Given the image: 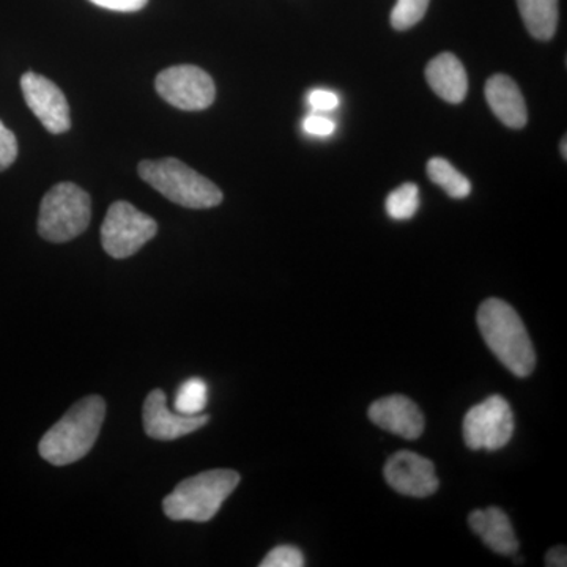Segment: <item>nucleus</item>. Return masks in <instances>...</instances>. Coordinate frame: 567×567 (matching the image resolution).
<instances>
[{
  "label": "nucleus",
  "instance_id": "nucleus-1",
  "mask_svg": "<svg viewBox=\"0 0 567 567\" xmlns=\"http://www.w3.org/2000/svg\"><path fill=\"white\" fill-rule=\"evenodd\" d=\"M106 416V402L87 395L58 421L39 445L40 456L55 466L74 464L91 453Z\"/></svg>",
  "mask_w": 567,
  "mask_h": 567
},
{
  "label": "nucleus",
  "instance_id": "nucleus-2",
  "mask_svg": "<svg viewBox=\"0 0 567 567\" xmlns=\"http://www.w3.org/2000/svg\"><path fill=\"white\" fill-rule=\"evenodd\" d=\"M477 327L499 363L516 377H528L536 368V352L516 309L488 298L477 309Z\"/></svg>",
  "mask_w": 567,
  "mask_h": 567
},
{
  "label": "nucleus",
  "instance_id": "nucleus-3",
  "mask_svg": "<svg viewBox=\"0 0 567 567\" xmlns=\"http://www.w3.org/2000/svg\"><path fill=\"white\" fill-rule=\"evenodd\" d=\"M238 484L240 475L234 470H208L188 477L164 498V514L171 520L204 524L218 514Z\"/></svg>",
  "mask_w": 567,
  "mask_h": 567
},
{
  "label": "nucleus",
  "instance_id": "nucleus-4",
  "mask_svg": "<svg viewBox=\"0 0 567 567\" xmlns=\"http://www.w3.org/2000/svg\"><path fill=\"white\" fill-rule=\"evenodd\" d=\"M137 173L153 189L181 207L204 210L223 203L221 189L181 159H147L140 164Z\"/></svg>",
  "mask_w": 567,
  "mask_h": 567
},
{
  "label": "nucleus",
  "instance_id": "nucleus-5",
  "mask_svg": "<svg viewBox=\"0 0 567 567\" xmlns=\"http://www.w3.org/2000/svg\"><path fill=\"white\" fill-rule=\"evenodd\" d=\"M91 218L89 193L74 183H59L41 200L39 234L51 244H65L84 234Z\"/></svg>",
  "mask_w": 567,
  "mask_h": 567
},
{
  "label": "nucleus",
  "instance_id": "nucleus-6",
  "mask_svg": "<svg viewBox=\"0 0 567 567\" xmlns=\"http://www.w3.org/2000/svg\"><path fill=\"white\" fill-rule=\"evenodd\" d=\"M158 233L152 216L137 210L133 204L118 200L111 205L102 226L104 251L114 259H128Z\"/></svg>",
  "mask_w": 567,
  "mask_h": 567
},
{
  "label": "nucleus",
  "instance_id": "nucleus-7",
  "mask_svg": "<svg viewBox=\"0 0 567 567\" xmlns=\"http://www.w3.org/2000/svg\"><path fill=\"white\" fill-rule=\"evenodd\" d=\"M513 434V410L503 395H491L466 412L464 440L470 450H502L511 442Z\"/></svg>",
  "mask_w": 567,
  "mask_h": 567
},
{
  "label": "nucleus",
  "instance_id": "nucleus-8",
  "mask_svg": "<svg viewBox=\"0 0 567 567\" xmlns=\"http://www.w3.org/2000/svg\"><path fill=\"white\" fill-rule=\"evenodd\" d=\"M156 92L164 102L182 111H204L215 102L216 87L210 74L196 65H177L156 76Z\"/></svg>",
  "mask_w": 567,
  "mask_h": 567
},
{
  "label": "nucleus",
  "instance_id": "nucleus-9",
  "mask_svg": "<svg viewBox=\"0 0 567 567\" xmlns=\"http://www.w3.org/2000/svg\"><path fill=\"white\" fill-rule=\"evenodd\" d=\"M21 91L29 110L35 114L41 125L52 134L69 132L71 126L70 106L61 87L41 74H22Z\"/></svg>",
  "mask_w": 567,
  "mask_h": 567
},
{
  "label": "nucleus",
  "instance_id": "nucleus-10",
  "mask_svg": "<svg viewBox=\"0 0 567 567\" xmlns=\"http://www.w3.org/2000/svg\"><path fill=\"white\" fill-rule=\"evenodd\" d=\"M383 475L388 484L402 495L424 498L439 491L434 464L412 451H399L388 458Z\"/></svg>",
  "mask_w": 567,
  "mask_h": 567
},
{
  "label": "nucleus",
  "instance_id": "nucleus-11",
  "mask_svg": "<svg viewBox=\"0 0 567 567\" xmlns=\"http://www.w3.org/2000/svg\"><path fill=\"white\" fill-rule=\"evenodd\" d=\"M142 417H144V429L147 435L151 439L163 440V442L182 439L194 431H199L210 420V416L203 415V413L200 415L174 413L167 406V398L162 390H153L147 395Z\"/></svg>",
  "mask_w": 567,
  "mask_h": 567
},
{
  "label": "nucleus",
  "instance_id": "nucleus-12",
  "mask_svg": "<svg viewBox=\"0 0 567 567\" xmlns=\"http://www.w3.org/2000/svg\"><path fill=\"white\" fill-rule=\"evenodd\" d=\"M369 417L383 431L416 440L424 432V415L420 406L402 394L386 395L369 406Z\"/></svg>",
  "mask_w": 567,
  "mask_h": 567
},
{
  "label": "nucleus",
  "instance_id": "nucleus-13",
  "mask_svg": "<svg viewBox=\"0 0 567 567\" xmlns=\"http://www.w3.org/2000/svg\"><path fill=\"white\" fill-rule=\"evenodd\" d=\"M486 99L498 121L509 128L520 130L527 125L528 112L524 95L516 82L506 74H494L487 81Z\"/></svg>",
  "mask_w": 567,
  "mask_h": 567
},
{
  "label": "nucleus",
  "instance_id": "nucleus-14",
  "mask_svg": "<svg viewBox=\"0 0 567 567\" xmlns=\"http://www.w3.org/2000/svg\"><path fill=\"white\" fill-rule=\"evenodd\" d=\"M425 80L432 91L451 104L464 102L468 92V76L453 52H442L425 66Z\"/></svg>",
  "mask_w": 567,
  "mask_h": 567
},
{
  "label": "nucleus",
  "instance_id": "nucleus-15",
  "mask_svg": "<svg viewBox=\"0 0 567 567\" xmlns=\"http://www.w3.org/2000/svg\"><path fill=\"white\" fill-rule=\"evenodd\" d=\"M470 528L480 535L483 543L491 547L495 554L514 555L518 548L516 533L505 511L499 507L476 509L470 514Z\"/></svg>",
  "mask_w": 567,
  "mask_h": 567
},
{
  "label": "nucleus",
  "instance_id": "nucleus-16",
  "mask_svg": "<svg viewBox=\"0 0 567 567\" xmlns=\"http://www.w3.org/2000/svg\"><path fill=\"white\" fill-rule=\"evenodd\" d=\"M522 20L536 40L554 39L558 28V0H517Z\"/></svg>",
  "mask_w": 567,
  "mask_h": 567
},
{
  "label": "nucleus",
  "instance_id": "nucleus-17",
  "mask_svg": "<svg viewBox=\"0 0 567 567\" xmlns=\"http://www.w3.org/2000/svg\"><path fill=\"white\" fill-rule=\"evenodd\" d=\"M427 175L431 182L454 199H464L472 193V183L468 178L458 173L456 167L445 158H432L427 163Z\"/></svg>",
  "mask_w": 567,
  "mask_h": 567
},
{
  "label": "nucleus",
  "instance_id": "nucleus-18",
  "mask_svg": "<svg viewBox=\"0 0 567 567\" xmlns=\"http://www.w3.org/2000/svg\"><path fill=\"white\" fill-rule=\"evenodd\" d=\"M208 402V386L199 377L183 382L175 394L174 406L182 415H200Z\"/></svg>",
  "mask_w": 567,
  "mask_h": 567
},
{
  "label": "nucleus",
  "instance_id": "nucleus-19",
  "mask_svg": "<svg viewBox=\"0 0 567 567\" xmlns=\"http://www.w3.org/2000/svg\"><path fill=\"white\" fill-rule=\"evenodd\" d=\"M417 208H420V189L415 183H404L388 196L386 213L390 218L398 221L413 218Z\"/></svg>",
  "mask_w": 567,
  "mask_h": 567
},
{
  "label": "nucleus",
  "instance_id": "nucleus-20",
  "mask_svg": "<svg viewBox=\"0 0 567 567\" xmlns=\"http://www.w3.org/2000/svg\"><path fill=\"white\" fill-rule=\"evenodd\" d=\"M431 0H398L391 11V25L395 31H406L423 20Z\"/></svg>",
  "mask_w": 567,
  "mask_h": 567
},
{
  "label": "nucleus",
  "instance_id": "nucleus-21",
  "mask_svg": "<svg viewBox=\"0 0 567 567\" xmlns=\"http://www.w3.org/2000/svg\"><path fill=\"white\" fill-rule=\"evenodd\" d=\"M305 566V557L300 548L293 546H279L274 548L260 567H301Z\"/></svg>",
  "mask_w": 567,
  "mask_h": 567
},
{
  "label": "nucleus",
  "instance_id": "nucleus-22",
  "mask_svg": "<svg viewBox=\"0 0 567 567\" xmlns=\"http://www.w3.org/2000/svg\"><path fill=\"white\" fill-rule=\"evenodd\" d=\"M18 158V141L11 130L0 121V173L9 169Z\"/></svg>",
  "mask_w": 567,
  "mask_h": 567
},
{
  "label": "nucleus",
  "instance_id": "nucleus-23",
  "mask_svg": "<svg viewBox=\"0 0 567 567\" xmlns=\"http://www.w3.org/2000/svg\"><path fill=\"white\" fill-rule=\"evenodd\" d=\"M303 128L306 133L312 134V136L324 137L334 133L336 125L333 121L324 117L322 112L315 111L305 118Z\"/></svg>",
  "mask_w": 567,
  "mask_h": 567
},
{
  "label": "nucleus",
  "instance_id": "nucleus-24",
  "mask_svg": "<svg viewBox=\"0 0 567 567\" xmlns=\"http://www.w3.org/2000/svg\"><path fill=\"white\" fill-rule=\"evenodd\" d=\"M308 102L316 112L333 111L339 106L338 95L334 92L323 91V89L312 91Z\"/></svg>",
  "mask_w": 567,
  "mask_h": 567
},
{
  "label": "nucleus",
  "instance_id": "nucleus-25",
  "mask_svg": "<svg viewBox=\"0 0 567 567\" xmlns=\"http://www.w3.org/2000/svg\"><path fill=\"white\" fill-rule=\"evenodd\" d=\"M95 6L112 11H122V13H133L147 6L148 0H91Z\"/></svg>",
  "mask_w": 567,
  "mask_h": 567
},
{
  "label": "nucleus",
  "instance_id": "nucleus-26",
  "mask_svg": "<svg viewBox=\"0 0 567 567\" xmlns=\"http://www.w3.org/2000/svg\"><path fill=\"white\" fill-rule=\"evenodd\" d=\"M546 566L548 567H566L567 550L565 546H558L548 550L546 555Z\"/></svg>",
  "mask_w": 567,
  "mask_h": 567
},
{
  "label": "nucleus",
  "instance_id": "nucleus-27",
  "mask_svg": "<svg viewBox=\"0 0 567 567\" xmlns=\"http://www.w3.org/2000/svg\"><path fill=\"white\" fill-rule=\"evenodd\" d=\"M566 145H567L566 137H563L561 145H559V151H561V153H563V159H567Z\"/></svg>",
  "mask_w": 567,
  "mask_h": 567
}]
</instances>
